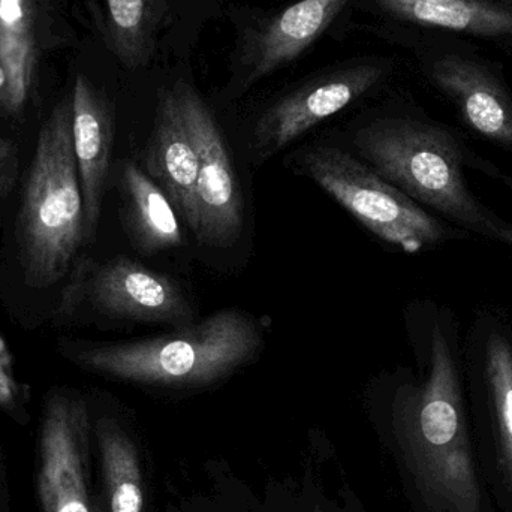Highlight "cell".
I'll use <instances>...</instances> for the list:
<instances>
[{
	"instance_id": "7",
	"label": "cell",
	"mask_w": 512,
	"mask_h": 512,
	"mask_svg": "<svg viewBox=\"0 0 512 512\" xmlns=\"http://www.w3.org/2000/svg\"><path fill=\"white\" fill-rule=\"evenodd\" d=\"M382 72L376 65L352 66L274 102L256 122L254 140L259 158H270L328 117L345 110L378 84Z\"/></svg>"
},
{
	"instance_id": "20",
	"label": "cell",
	"mask_w": 512,
	"mask_h": 512,
	"mask_svg": "<svg viewBox=\"0 0 512 512\" xmlns=\"http://www.w3.org/2000/svg\"><path fill=\"white\" fill-rule=\"evenodd\" d=\"M18 176V150L14 141L0 137V200L14 188Z\"/></svg>"
},
{
	"instance_id": "3",
	"label": "cell",
	"mask_w": 512,
	"mask_h": 512,
	"mask_svg": "<svg viewBox=\"0 0 512 512\" xmlns=\"http://www.w3.org/2000/svg\"><path fill=\"white\" fill-rule=\"evenodd\" d=\"M462 358L453 318L430 327L429 372L408 400L409 429L421 475L445 512H481V492L469 442Z\"/></svg>"
},
{
	"instance_id": "18",
	"label": "cell",
	"mask_w": 512,
	"mask_h": 512,
	"mask_svg": "<svg viewBox=\"0 0 512 512\" xmlns=\"http://www.w3.org/2000/svg\"><path fill=\"white\" fill-rule=\"evenodd\" d=\"M99 18L105 41L123 66L149 65L161 21L158 0H101Z\"/></svg>"
},
{
	"instance_id": "10",
	"label": "cell",
	"mask_w": 512,
	"mask_h": 512,
	"mask_svg": "<svg viewBox=\"0 0 512 512\" xmlns=\"http://www.w3.org/2000/svg\"><path fill=\"white\" fill-rule=\"evenodd\" d=\"M144 171L173 204L179 218L197 231L198 158L176 90L162 89L152 135L143 156Z\"/></svg>"
},
{
	"instance_id": "1",
	"label": "cell",
	"mask_w": 512,
	"mask_h": 512,
	"mask_svg": "<svg viewBox=\"0 0 512 512\" xmlns=\"http://www.w3.org/2000/svg\"><path fill=\"white\" fill-rule=\"evenodd\" d=\"M357 152L370 168L445 222L512 251V224L469 188L466 168L510 186L512 179L480 158L450 129L415 119H384L355 135Z\"/></svg>"
},
{
	"instance_id": "15",
	"label": "cell",
	"mask_w": 512,
	"mask_h": 512,
	"mask_svg": "<svg viewBox=\"0 0 512 512\" xmlns=\"http://www.w3.org/2000/svg\"><path fill=\"white\" fill-rule=\"evenodd\" d=\"M125 227L132 243L143 254H159L185 243L180 218L161 188L134 162L120 174Z\"/></svg>"
},
{
	"instance_id": "4",
	"label": "cell",
	"mask_w": 512,
	"mask_h": 512,
	"mask_svg": "<svg viewBox=\"0 0 512 512\" xmlns=\"http://www.w3.org/2000/svg\"><path fill=\"white\" fill-rule=\"evenodd\" d=\"M262 346L258 322L237 309L219 310L173 333L74 351L80 366L143 384H210L256 357Z\"/></svg>"
},
{
	"instance_id": "12",
	"label": "cell",
	"mask_w": 512,
	"mask_h": 512,
	"mask_svg": "<svg viewBox=\"0 0 512 512\" xmlns=\"http://www.w3.org/2000/svg\"><path fill=\"white\" fill-rule=\"evenodd\" d=\"M469 369L489 411L499 459L512 496V331L495 315L477 319L469 337Z\"/></svg>"
},
{
	"instance_id": "9",
	"label": "cell",
	"mask_w": 512,
	"mask_h": 512,
	"mask_svg": "<svg viewBox=\"0 0 512 512\" xmlns=\"http://www.w3.org/2000/svg\"><path fill=\"white\" fill-rule=\"evenodd\" d=\"M86 409L57 393L48 399L41 429L39 498L44 512H93L84 484Z\"/></svg>"
},
{
	"instance_id": "17",
	"label": "cell",
	"mask_w": 512,
	"mask_h": 512,
	"mask_svg": "<svg viewBox=\"0 0 512 512\" xmlns=\"http://www.w3.org/2000/svg\"><path fill=\"white\" fill-rule=\"evenodd\" d=\"M38 17L33 0H0V59L8 75L11 113L23 110L38 62Z\"/></svg>"
},
{
	"instance_id": "6",
	"label": "cell",
	"mask_w": 512,
	"mask_h": 512,
	"mask_svg": "<svg viewBox=\"0 0 512 512\" xmlns=\"http://www.w3.org/2000/svg\"><path fill=\"white\" fill-rule=\"evenodd\" d=\"M198 158L197 231L207 248H230L242 237L245 210L239 179L224 135L197 90L174 86Z\"/></svg>"
},
{
	"instance_id": "11",
	"label": "cell",
	"mask_w": 512,
	"mask_h": 512,
	"mask_svg": "<svg viewBox=\"0 0 512 512\" xmlns=\"http://www.w3.org/2000/svg\"><path fill=\"white\" fill-rule=\"evenodd\" d=\"M72 141L84 206V236L92 242L101 219L110 171L114 125L104 96L84 75L75 78L71 95Z\"/></svg>"
},
{
	"instance_id": "19",
	"label": "cell",
	"mask_w": 512,
	"mask_h": 512,
	"mask_svg": "<svg viewBox=\"0 0 512 512\" xmlns=\"http://www.w3.org/2000/svg\"><path fill=\"white\" fill-rule=\"evenodd\" d=\"M21 396L23 387L15 375L14 357L0 334V408H15Z\"/></svg>"
},
{
	"instance_id": "8",
	"label": "cell",
	"mask_w": 512,
	"mask_h": 512,
	"mask_svg": "<svg viewBox=\"0 0 512 512\" xmlns=\"http://www.w3.org/2000/svg\"><path fill=\"white\" fill-rule=\"evenodd\" d=\"M87 294L93 306L110 318L174 328L195 322L191 301L171 277L126 256L96 267Z\"/></svg>"
},
{
	"instance_id": "21",
	"label": "cell",
	"mask_w": 512,
	"mask_h": 512,
	"mask_svg": "<svg viewBox=\"0 0 512 512\" xmlns=\"http://www.w3.org/2000/svg\"><path fill=\"white\" fill-rule=\"evenodd\" d=\"M0 108L11 113V107H9L8 75H6L5 68H3L2 59H0Z\"/></svg>"
},
{
	"instance_id": "16",
	"label": "cell",
	"mask_w": 512,
	"mask_h": 512,
	"mask_svg": "<svg viewBox=\"0 0 512 512\" xmlns=\"http://www.w3.org/2000/svg\"><path fill=\"white\" fill-rule=\"evenodd\" d=\"M400 20L490 38H512V9L487 0H375Z\"/></svg>"
},
{
	"instance_id": "2",
	"label": "cell",
	"mask_w": 512,
	"mask_h": 512,
	"mask_svg": "<svg viewBox=\"0 0 512 512\" xmlns=\"http://www.w3.org/2000/svg\"><path fill=\"white\" fill-rule=\"evenodd\" d=\"M84 242L71 99H63L39 131L18 210V252L27 282L36 288L59 282Z\"/></svg>"
},
{
	"instance_id": "13",
	"label": "cell",
	"mask_w": 512,
	"mask_h": 512,
	"mask_svg": "<svg viewBox=\"0 0 512 512\" xmlns=\"http://www.w3.org/2000/svg\"><path fill=\"white\" fill-rule=\"evenodd\" d=\"M430 75L475 134L512 155V98L489 69L448 56L433 63Z\"/></svg>"
},
{
	"instance_id": "14",
	"label": "cell",
	"mask_w": 512,
	"mask_h": 512,
	"mask_svg": "<svg viewBox=\"0 0 512 512\" xmlns=\"http://www.w3.org/2000/svg\"><path fill=\"white\" fill-rule=\"evenodd\" d=\"M348 2L300 0L261 24L246 47V86L297 59L330 27Z\"/></svg>"
},
{
	"instance_id": "5",
	"label": "cell",
	"mask_w": 512,
	"mask_h": 512,
	"mask_svg": "<svg viewBox=\"0 0 512 512\" xmlns=\"http://www.w3.org/2000/svg\"><path fill=\"white\" fill-rule=\"evenodd\" d=\"M295 162L370 233L406 254H420L468 237L343 150L313 146L298 153Z\"/></svg>"
}]
</instances>
